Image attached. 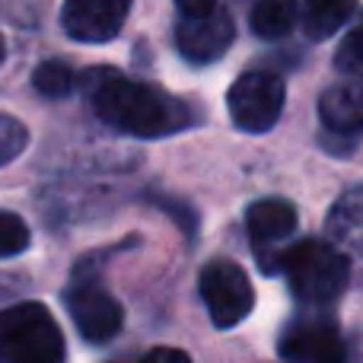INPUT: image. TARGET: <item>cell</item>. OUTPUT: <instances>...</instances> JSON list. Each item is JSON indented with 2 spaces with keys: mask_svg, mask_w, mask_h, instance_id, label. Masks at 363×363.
<instances>
[{
  "mask_svg": "<svg viewBox=\"0 0 363 363\" xmlns=\"http://www.w3.org/2000/svg\"><path fill=\"white\" fill-rule=\"evenodd\" d=\"M74 83H77L74 67H67L64 61H45V64H38L35 74H32V86L42 96H48V99H64V96H70Z\"/></svg>",
  "mask_w": 363,
  "mask_h": 363,
  "instance_id": "obj_15",
  "label": "cell"
},
{
  "mask_svg": "<svg viewBox=\"0 0 363 363\" xmlns=\"http://www.w3.org/2000/svg\"><path fill=\"white\" fill-rule=\"evenodd\" d=\"M201 296L217 328H236L255 306L252 281L239 264L226 258H213L201 268Z\"/></svg>",
  "mask_w": 363,
  "mask_h": 363,
  "instance_id": "obj_6",
  "label": "cell"
},
{
  "mask_svg": "<svg viewBox=\"0 0 363 363\" xmlns=\"http://www.w3.org/2000/svg\"><path fill=\"white\" fill-rule=\"evenodd\" d=\"M319 118L328 134L357 138L363 134V80L328 86L319 99Z\"/></svg>",
  "mask_w": 363,
  "mask_h": 363,
  "instance_id": "obj_11",
  "label": "cell"
},
{
  "mask_svg": "<svg viewBox=\"0 0 363 363\" xmlns=\"http://www.w3.org/2000/svg\"><path fill=\"white\" fill-rule=\"evenodd\" d=\"M0 363H64V335L42 303L0 313Z\"/></svg>",
  "mask_w": 363,
  "mask_h": 363,
  "instance_id": "obj_3",
  "label": "cell"
},
{
  "mask_svg": "<svg viewBox=\"0 0 363 363\" xmlns=\"http://www.w3.org/2000/svg\"><path fill=\"white\" fill-rule=\"evenodd\" d=\"M354 16V4H335V0H319V4L300 6V23L313 42L332 38L347 19Z\"/></svg>",
  "mask_w": 363,
  "mask_h": 363,
  "instance_id": "obj_13",
  "label": "cell"
},
{
  "mask_svg": "<svg viewBox=\"0 0 363 363\" xmlns=\"http://www.w3.org/2000/svg\"><path fill=\"white\" fill-rule=\"evenodd\" d=\"M335 67H338L341 74L354 77V80H360V77H363V23L354 26V29L345 35V42L338 45Z\"/></svg>",
  "mask_w": 363,
  "mask_h": 363,
  "instance_id": "obj_18",
  "label": "cell"
},
{
  "mask_svg": "<svg viewBox=\"0 0 363 363\" xmlns=\"http://www.w3.org/2000/svg\"><path fill=\"white\" fill-rule=\"evenodd\" d=\"M0 61H4V38H0Z\"/></svg>",
  "mask_w": 363,
  "mask_h": 363,
  "instance_id": "obj_20",
  "label": "cell"
},
{
  "mask_svg": "<svg viewBox=\"0 0 363 363\" xmlns=\"http://www.w3.org/2000/svg\"><path fill=\"white\" fill-rule=\"evenodd\" d=\"M245 230L255 245V252L262 258H268V252L274 245H281L284 239L294 236L296 230V207L284 198H264L245 211Z\"/></svg>",
  "mask_w": 363,
  "mask_h": 363,
  "instance_id": "obj_10",
  "label": "cell"
},
{
  "mask_svg": "<svg viewBox=\"0 0 363 363\" xmlns=\"http://www.w3.org/2000/svg\"><path fill=\"white\" fill-rule=\"evenodd\" d=\"M284 102H287V86L271 70H245L226 93L230 118L245 134H264L281 121Z\"/></svg>",
  "mask_w": 363,
  "mask_h": 363,
  "instance_id": "obj_5",
  "label": "cell"
},
{
  "mask_svg": "<svg viewBox=\"0 0 363 363\" xmlns=\"http://www.w3.org/2000/svg\"><path fill=\"white\" fill-rule=\"evenodd\" d=\"M233 38H236V26L226 6L211 4V0H182L179 4L176 42L191 64L220 61Z\"/></svg>",
  "mask_w": 363,
  "mask_h": 363,
  "instance_id": "obj_4",
  "label": "cell"
},
{
  "mask_svg": "<svg viewBox=\"0 0 363 363\" xmlns=\"http://www.w3.org/2000/svg\"><path fill=\"white\" fill-rule=\"evenodd\" d=\"M328 230L345 249H354L363 255V185L351 188L335 204L332 217H328Z\"/></svg>",
  "mask_w": 363,
  "mask_h": 363,
  "instance_id": "obj_12",
  "label": "cell"
},
{
  "mask_svg": "<svg viewBox=\"0 0 363 363\" xmlns=\"http://www.w3.org/2000/svg\"><path fill=\"white\" fill-rule=\"evenodd\" d=\"M112 363H128V360H112Z\"/></svg>",
  "mask_w": 363,
  "mask_h": 363,
  "instance_id": "obj_21",
  "label": "cell"
},
{
  "mask_svg": "<svg viewBox=\"0 0 363 363\" xmlns=\"http://www.w3.org/2000/svg\"><path fill=\"white\" fill-rule=\"evenodd\" d=\"M125 16V0H67L61 10V26L74 42L102 45L118 35Z\"/></svg>",
  "mask_w": 363,
  "mask_h": 363,
  "instance_id": "obj_9",
  "label": "cell"
},
{
  "mask_svg": "<svg viewBox=\"0 0 363 363\" xmlns=\"http://www.w3.org/2000/svg\"><path fill=\"white\" fill-rule=\"evenodd\" d=\"M281 354L294 363H347L338 325L319 313H306L284 328Z\"/></svg>",
  "mask_w": 363,
  "mask_h": 363,
  "instance_id": "obj_7",
  "label": "cell"
},
{
  "mask_svg": "<svg viewBox=\"0 0 363 363\" xmlns=\"http://www.w3.org/2000/svg\"><path fill=\"white\" fill-rule=\"evenodd\" d=\"M296 16H300V6L284 4V0H264V4H258L255 10H252L249 23L258 38L277 42V38L290 35V29L296 26Z\"/></svg>",
  "mask_w": 363,
  "mask_h": 363,
  "instance_id": "obj_14",
  "label": "cell"
},
{
  "mask_svg": "<svg viewBox=\"0 0 363 363\" xmlns=\"http://www.w3.org/2000/svg\"><path fill=\"white\" fill-rule=\"evenodd\" d=\"M67 313L74 319L77 332L89 341V345H106L125 325V313H121L118 300L106 294L96 284H80L67 290Z\"/></svg>",
  "mask_w": 363,
  "mask_h": 363,
  "instance_id": "obj_8",
  "label": "cell"
},
{
  "mask_svg": "<svg viewBox=\"0 0 363 363\" xmlns=\"http://www.w3.org/2000/svg\"><path fill=\"white\" fill-rule=\"evenodd\" d=\"M26 144H29L26 125L19 118H13V115L0 112V169H4L6 163H13V160L26 150Z\"/></svg>",
  "mask_w": 363,
  "mask_h": 363,
  "instance_id": "obj_17",
  "label": "cell"
},
{
  "mask_svg": "<svg viewBox=\"0 0 363 363\" xmlns=\"http://www.w3.org/2000/svg\"><path fill=\"white\" fill-rule=\"evenodd\" d=\"M83 93L106 125L118 128L131 138L153 140L194 125V112L188 108V102L172 99L163 89H153L147 83L131 80V77H121L118 70H86Z\"/></svg>",
  "mask_w": 363,
  "mask_h": 363,
  "instance_id": "obj_1",
  "label": "cell"
},
{
  "mask_svg": "<svg viewBox=\"0 0 363 363\" xmlns=\"http://www.w3.org/2000/svg\"><path fill=\"white\" fill-rule=\"evenodd\" d=\"M281 271L287 274L290 290L306 306H328L345 294L351 281V262L332 242L303 239L281 255Z\"/></svg>",
  "mask_w": 363,
  "mask_h": 363,
  "instance_id": "obj_2",
  "label": "cell"
},
{
  "mask_svg": "<svg viewBox=\"0 0 363 363\" xmlns=\"http://www.w3.org/2000/svg\"><path fill=\"white\" fill-rule=\"evenodd\" d=\"M140 363H191V357L179 347H153V351L144 354Z\"/></svg>",
  "mask_w": 363,
  "mask_h": 363,
  "instance_id": "obj_19",
  "label": "cell"
},
{
  "mask_svg": "<svg viewBox=\"0 0 363 363\" xmlns=\"http://www.w3.org/2000/svg\"><path fill=\"white\" fill-rule=\"evenodd\" d=\"M32 242V233L26 226V220L19 213L0 211V258H13L19 252H26Z\"/></svg>",
  "mask_w": 363,
  "mask_h": 363,
  "instance_id": "obj_16",
  "label": "cell"
}]
</instances>
